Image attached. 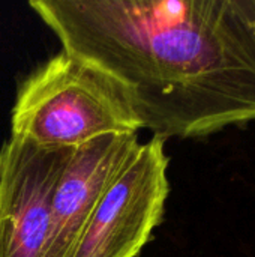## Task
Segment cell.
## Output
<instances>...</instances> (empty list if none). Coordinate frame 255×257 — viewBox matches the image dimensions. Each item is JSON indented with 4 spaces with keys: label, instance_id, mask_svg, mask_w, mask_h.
<instances>
[{
    "label": "cell",
    "instance_id": "obj_1",
    "mask_svg": "<svg viewBox=\"0 0 255 257\" xmlns=\"http://www.w3.org/2000/svg\"><path fill=\"white\" fill-rule=\"evenodd\" d=\"M62 50L126 92L141 130L255 123V0H32Z\"/></svg>",
    "mask_w": 255,
    "mask_h": 257
},
{
    "label": "cell",
    "instance_id": "obj_3",
    "mask_svg": "<svg viewBox=\"0 0 255 257\" xmlns=\"http://www.w3.org/2000/svg\"><path fill=\"white\" fill-rule=\"evenodd\" d=\"M165 139L152 136L105 191L72 257H137L162 223L170 194Z\"/></svg>",
    "mask_w": 255,
    "mask_h": 257
},
{
    "label": "cell",
    "instance_id": "obj_2",
    "mask_svg": "<svg viewBox=\"0 0 255 257\" xmlns=\"http://www.w3.org/2000/svg\"><path fill=\"white\" fill-rule=\"evenodd\" d=\"M140 130L122 86L65 50L20 81L11 110V137L47 149Z\"/></svg>",
    "mask_w": 255,
    "mask_h": 257
},
{
    "label": "cell",
    "instance_id": "obj_4",
    "mask_svg": "<svg viewBox=\"0 0 255 257\" xmlns=\"http://www.w3.org/2000/svg\"><path fill=\"white\" fill-rule=\"evenodd\" d=\"M72 149L39 148L12 137L2 145L0 257H47L53 194Z\"/></svg>",
    "mask_w": 255,
    "mask_h": 257
},
{
    "label": "cell",
    "instance_id": "obj_5",
    "mask_svg": "<svg viewBox=\"0 0 255 257\" xmlns=\"http://www.w3.org/2000/svg\"><path fill=\"white\" fill-rule=\"evenodd\" d=\"M138 146V134H107L71 151L53 194L47 257H72L95 208Z\"/></svg>",
    "mask_w": 255,
    "mask_h": 257
}]
</instances>
